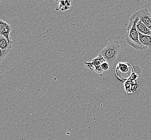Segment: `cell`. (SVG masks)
Returning <instances> with one entry per match:
<instances>
[{"mask_svg":"<svg viewBox=\"0 0 151 140\" xmlns=\"http://www.w3.org/2000/svg\"><path fill=\"white\" fill-rule=\"evenodd\" d=\"M109 65L106 61H105L103 63L102 65H101V69H102L103 71H106V70H108L109 69Z\"/></svg>","mask_w":151,"mask_h":140,"instance_id":"13","label":"cell"},{"mask_svg":"<svg viewBox=\"0 0 151 140\" xmlns=\"http://www.w3.org/2000/svg\"><path fill=\"white\" fill-rule=\"evenodd\" d=\"M121 50V46L118 41L115 40L109 43L100 52L103 58L109 65L114 63Z\"/></svg>","mask_w":151,"mask_h":140,"instance_id":"2","label":"cell"},{"mask_svg":"<svg viewBox=\"0 0 151 140\" xmlns=\"http://www.w3.org/2000/svg\"><path fill=\"white\" fill-rule=\"evenodd\" d=\"M139 17V21L143 23L151 31V15L147 8L140 9L136 12Z\"/></svg>","mask_w":151,"mask_h":140,"instance_id":"5","label":"cell"},{"mask_svg":"<svg viewBox=\"0 0 151 140\" xmlns=\"http://www.w3.org/2000/svg\"><path fill=\"white\" fill-rule=\"evenodd\" d=\"M10 51H11V49H8L6 50H2L0 49V63L3 61L6 55L9 53Z\"/></svg>","mask_w":151,"mask_h":140,"instance_id":"12","label":"cell"},{"mask_svg":"<svg viewBox=\"0 0 151 140\" xmlns=\"http://www.w3.org/2000/svg\"><path fill=\"white\" fill-rule=\"evenodd\" d=\"M105 61H106L103 57L99 55L97 57L93 59L91 62H85V64L88 69L94 70L99 75L102 76V73L104 71L101 69V65Z\"/></svg>","mask_w":151,"mask_h":140,"instance_id":"4","label":"cell"},{"mask_svg":"<svg viewBox=\"0 0 151 140\" xmlns=\"http://www.w3.org/2000/svg\"><path fill=\"white\" fill-rule=\"evenodd\" d=\"M58 8L57 10H60L63 12L70 9L71 2L70 1H57Z\"/></svg>","mask_w":151,"mask_h":140,"instance_id":"11","label":"cell"},{"mask_svg":"<svg viewBox=\"0 0 151 140\" xmlns=\"http://www.w3.org/2000/svg\"><path fill=\"white\" fill-rule=\"evenodd\" d=\"M0 67H1V66H0Z\"/></svg>","mask_w":151,"mask_h":140,"instance_id":"14","label":"cell"},{"mask_svg":"<svg viewBox=\"0 0 151 140\" xmlns=\"http://www.w3.org/2000/svg\"><path fill=\"white\" fill-rule=\"evenodd\" d=\"M139 40L143 45L146 47V48L151 49V35L145 36L139 34Z\"/></svg>","mask_w":151,"mask_h":140,"instance_id":"10","label":"cell"},{"mask_svg":"<svg viewBox=\"0 0 151 140\" xmlns=\"http://www.w3.org/2000/svg\"><path fill=\"white\" fill-rule=\"evenodd\" d=\"M139 21V17L136 12L133 13L130 17L127 30V31L125 34V38L127 44L132 46L137 50L143 51L146 49V47L140 43L139 40V34L136 28V25Z\"/></svg>","mask_w":151,"mask_h":140,"instance_id":"1","label":"cell"},{"mask_svg":"<svg viewBox=\"0 0 151 140\" xmlns=\"http://www.w3.org/2000/svg\"><path fill=\"white\" fill-rule=\"evenodd\" d=\"M11 31V26L6 22L0 19V35L4 37L9 42L12 41L10 37V34Z\"/></svg>","mask_w":151,"mask_h":140,"instance_id":"6","label":"cell"},{"mask_svg":"<svg viewBox=\"0 0 151 140\" xmlns=\"http://www.w3.org/2000/svg\"><path fill=\"white\" fill-rule=\"evenodd\" d=\"M116 75L122 81H127L133 74L132 66L126 62H121L116 67Z\"/></svg>","mask_w":151,"mask_h":140,"instance_id":"3","label":"cell"},{"mask_svg":"<svg viewBox=\"0 0 151 140\" xmlns=\"http://www.w3.org/2000/svg\"><path fill=\"white\" fill-rule=\"evenodd\" d=\"M12 41L9 42L4 37L0 35V49L2 50L12 49Z\"/></svg>","mask_w":151,"mask_h":140,"instance_id":"9","label":"cell"},{"mask_svg":"<svg viewBox=\"0 0 151 140\" xmlns=\"http://www.w3.org/2000/svg\"><path fill=\"white\" fill-rule=\"evenodd\" d=\"M137 80H128L124 84V87L126 92L129 94H132L136 91L138 85Z\"/></svg>","mask_w":151,"mask_h":140,"instance_id":"7","label":"cell"},{"mask_svg":"<svg viewBox=\"0 0 151 140\" xmlns=\"http://www.w3.org/2000/svg\"><path fill=\"white\" fill-rule=\"evenodd\" d=\"M136 28L139 34L145 36L151 35V31L146 27L143 23L140 21L137 22L136 25Z\"/></svg>","mask_w":151,"mask_h":140,"instance_id":"8","label":"cell"}]
</instances>
